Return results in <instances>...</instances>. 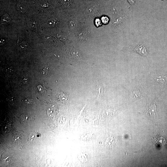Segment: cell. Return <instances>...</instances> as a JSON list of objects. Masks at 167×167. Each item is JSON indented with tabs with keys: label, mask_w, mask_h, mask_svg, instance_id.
<instances>
[{
	"label": "cell",
	"mask_w": 167,
	"mask_h": 167,
	"mask_svg": "<svg viewBox=\"0 0 167 167\" xmlns=\"http://www.w3.org/2000/svg\"><path fill=\"white\" fill-rule=\"evenodd\" d=\"M145 112L149 118L152 119H155L158 116L156 102L151 103L148 102Z\"/></svg>",
	"instance_id": "obj_1"
},
{
	"label": "cell",
	"mask_w": 167,
	"mask_h": 167,
	"mask_svg": "<svg viewBox=\"0 0 167 167\" xmlns=\"http://www.w3.org/2000/svg\"><path fill=\"white\" fill-rule=\"evenodd\" d=\"M134 51L144 56H148V50L145 43L142 42L133 49Z\"/></svg>",
	"instance_id": "obj_2"
},
{
	"label": "cell",
	"mask_w": 167,
	"mask_h": 167,
	"mask_svg": "<svg viewBox=\"0 0 167 167\" xmlns=\"http://www.w3.org/2000/svg\"><path fill=\"white\" fill-rule=\"evenodd\" d=\"M95 92L96 95L98 97H101L103 94L104 89L103 86L101 81L96 77L94 79Z\"/></svg>",
	"instance_id": "obj_3"
},
{
	"label": "cell",
	"mask_w": 167,
	"mask_h": 167,
	"mask_svg": "<svg viewBox=\"0 0 167 167\" xmlns=\"http://www.w3.org/2000/svg\"><path fill=\"white\" fill-rule=\"evenodd\" d=\"M142 94V92L139 89L135 88L130 94V99L132 101H134L140 98Z\"/></svg>",
	"instance_id": "obj_4"
},
{
	"label": "cell",
	"mask_w": 167,
	"mask_h": 167,
	"mask_svg": "<svg viewBox=\"0 0 167 167\" xmlns=\"http://www.w3.org/2000/svg\"><path fill=\"white\" fill-rule=\"evenodd\" d=\"M18 40L17 42L16 47L19 49L21 51H26L29 48V46L28 44L25 41H21L22 39L20 40L19 36Z\"/></svg>",
	"instance_id": "obj_5"
},
{
	"label": "cell",
	"mask_w": 167,
	"mask_h": 167,
	"mask_svg": "<svg viewBox=\"0 0 167 167\" xmlns=\"http://www.w3.org/2000/svg\"><path fill=\"white\" fill-rule=\"evenodd\" d=\"M21 118L23 122L27 123L32 121L33 117L31 114H25L22 116Z\"/></svg>",
	"instance_id": "obj_6"
},
{
	"label": "cell",
	"mask_w": 167,
	"mask_h": 167,
	"mask_svg": "<svg viewBox=\"0 0 167 167\" xmlns=\"http://www.w3.org/2000/svg\"><path fill=\"white\" fill-rule=\"evenodd\" d=\"M57 21L54 19H51L47 22V24L48 26L51 27H54L57 24Z\"/></svg>",
	"instance_id": "obj_7"
},
{
	"label": "cell",
	"mask_w": 167,
	"mask_h": 167,
	"mask_svg": "<svg viewBox=\"0 0 167 167\" xmlns=\"http://www.w3.org/2000/svg\"><path fill=\"white\" fill-rule=\"evenodd\" d=\"M4 15L2 18V22L5 24H8L10 21V19L8 15Z\"/></svg>",
	"instance_id": "obj_8"
},
{
	"label": "cell",
	"mask_w": 167,
	"mask_h": 167,
	"mask_svg": "<svg viewBox=\"0 0 167 167\" xmlns=\"http://www.w3.org/2000/svg\"><path fill=\"white\" fill-rule=\"evenodd\" d=\"M43 86L40 85L37 87V88H38L39 92L41 94H43L44 93L46 92V87L44 86V87H43Z\"/></svg>",
	"instance_id": "obj_9"
},
{
	"label": "cell",
	"mask_w": 167,
	"mask_h": 167,
	"mask_svg": "<svg viewBox=\"0 0 167 167\" xmlns=\"http://www.w3.org/2000/svg\"><path fill=\"white\" fill-rule=\"evenodd\" d=\"M41 71L43 74L47 75L49 73V68L47 66H43L41 69Z\"/></svg>",
	"instance_id": "obj_10"
},
{
	"label": "cell",
	"mask_w": 167,
	"mask_h": 167,
	"mask_svg": "<svg viewBox=\"0 0 167 167\" xmlns=\"http://www.w3.org/2000/svg\"><path fill=\"white\" fill-rule=\"evenodd\" d=\"M102 21L104 24H107L108 23L109 19L107 16H103L102 18Z\"/></svg>",
	"instance_id": "obj_11"
},
{
	"label": "cell",
	"mask_w": 167,
	"mask_h": 167,
	"mask_svg": "<svg viewBox=\"0 0 167 167\" xmlns=\"http://www.w3.org/2000/svg\"><path fill=\"white\" fill-rule=\"evenodd\" d=\"M71 0H62V3L65 5H68L70 4Z\"/></svg>",
	"instance_id": "obj_12"
},
{
	"label": "cell",
	"mask_w": 167,
	"mask_h": 167,
	"mask_svg": "<svg viewBox=\"0 0 167 167\" xmlns=\"http://www.w3.org/2000/svg\"><path fill=\"white\" fill-rule=\"evenodd\" d=\"M95 24L97 26H101V23L99 19H97L95 20Z\"/></svg>",
	"instance_id": "obj_13"
},
{
	"label": "cell",
	"mask_w": 167,
	"mask_h": 167,
	"mask_svg": "<svg viewBox=\"0 0 167 167\" xmlns=\"http://www.w3.org/2000/svg\"><path fill=\"white\" fill-rule=\"evenodd\" d=\"M35 133H33V135H30V136L29 137L30 139L31 140V141H33L35 140L36 138V136H35Z\"/></svg>",
	"instance_id": "obj_14"
},
{
	"label": "cell",
	"mask_w": 167,
	"mask_h": 167,
	"mask_svg": "<svg viewBox=\"0 0 167 167\" xmlns=\"http://www.w3.org/2000/svg\"><path fill=\"white\" fill-rule=\"evenodd\" d=\"M15 139V142H16V143L17 142H19V141L18 140H20V138H19V137H18L17 138H14Z\"/></svg>",
	"instance_id": "obj_15"
}]
</instances>
